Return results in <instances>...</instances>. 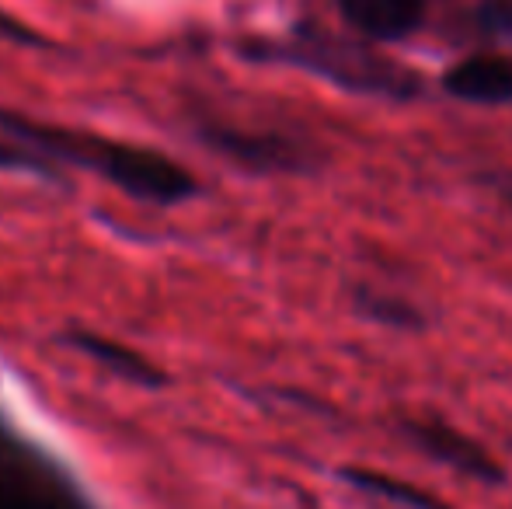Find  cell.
I'll list each match as a JSON object with an SVG mask.
<instances>
[{"label": "cell", "instance_id": "obj_1", "mask_svg": "<svg viewBox=\"0 0 512 509\" xmlns=\"http://www.w3.org/2000/svg\"><path fill=\"white\" fill-rule=\"evenodd\" d=\"M7 126L21 136V140L35 143L42 150L67 157V161L88 164L98 175H105L108 182H115L122 192L136 199H150V203H178V199L192 196L196 182L182 164L168 161L157 150L143 147H126V143H108L95 140V136H74L67 129H42L32 123H14L7 119Z\"/></svg>", "mask_w": 512, "mask_h": 509}, {"label": "cell", "instance_id": "obj_2", "mask_svg": "<svg viewBox=\"0 0 512 509\" xmlns=\"http://www.w3.org/2000/svg\"><path fill=\"white\" fill-rule=\"evenodd\" d=\"M0 509H88L74 485L0 426Z\"/></svg>", "mask_w": 512, "mask_h": 509}, {"label": "cell", "instance_id": "obj_3", "mask_svg": "<svg viewBox=\"0 0 512 509\" xmlns=\"http://www.w3.org/2000/svg\"><path fill=\"white\" fill-rule=\"evenodd\" d=\"M307 60H314L321 74L335 77V81L359 91H380V95H398V98H408L418 91V77L411 70L394 67V63L380 60V56L356 46L321 42L314 53H307Z\"/></svg>", "mask_w": 512, "mask_h": 509}, {"label": "cell", "instance_id": "obj_4", "mask_svg": "<svg viewBox=\"0 0 512 509\" xmlns=\"http://www.w3.org/2000/svg\"><path fill=\"white\" fill-rule=\"evenodd\" d=\"M405 436L422 454L450 464L453 471H464L481 482H502V468L488 457V450L443 422H405Z\"/></svg>", "mask_w": 512, "mask_h": 509}, {"label": "cell", "instance_id": "obj_5", "mask_svg": "<svg viewBox=\"0 0 512 509\" xmlns=\"http://www.w3.org/2000/svg\"><path fill=\"white\" fill-rule=\"evenodd\" d=\"M446 91L453 98L478 105L512 102V60L506 56H471L446 74Z\"/></svg>", "mask_w": 512, "mask_h": 509}, {"label": "cell", "instance_id": "obj_6", "mask_svg": "<svg viewBox=\"0 0 512 509\" xmlns=\"http://www.w3.org/2000/svg\"><path fill=\"white\" fill-rule=\"evenodd\" d=\"M342 14L366 35L405 39L422 25V0H338Z\"/></svg>", "mask_w": 512, "mask_h": 509}, {"label": "cell", "instance_id": "obj_7", "mask_svg": "<svg viewBox=\"0 0 512 509\" xmlns=\"http://www.w3.org/2000/svg\"><path fill=\"white\" fill-rule=\"evenodd\" d=\"M206 136L223 154L237 157L244 164H255V168H304L300 147H293L290 140H279V136H244L230 133V129H213Z\"/></svg>", "mask_w": 512, "mask_h": 509}, {"label": "cell", "instance_id": "obj_8", "mask_svg": "<svg viewBox=\"0 0 512 509\" xmlns=\"http://www.w3.org/2000/svg\"><path fill=\"white\" fill-rule=\"evenodd\" d=\"M342 475H345V482L359 485V489L373 492V496L391 499V503H401L405 509H450L439 503L436 496H429V492L415 489V485H408V482H398V478H391V475H377V471H359V468L342 471Z\"/></svg>", "mask_w": 512, "mask_h": 509}, {"label": "cell", "instance_id": "obj_9", "mask_svg": "<svg viewBox=\"0 0 512 509\" xmlns=\"http://www.w3.org/2000/svg\"><path fill=\"white\" fill-rule=\"evenodd\" d=\"M81 339V346L88 349L91 356H98V360H105V363H112V370H119V374H126V377H133V381H157V374L147 367V363L140 360L136 353H129V349H122V346H115V342H105V339H98V335H77Z\"/></svg>", "mask_w": 512, "mask_h": 509}, {"label": "cell", "instance_id": "obj_10", "mask_svg": "<svg viewBox=\"0 0 512 509\" xmlns=\"http://www.w3.org/2000/svg\"><path fill=\"white\" fill-rule=\"evenodd\" d=\"M363 307L366 314H373L377 321H387V325H418V314L415 307L401 304V300H387V297H363Z\"/></svg>", "mask_w": 512, "mask_h": 509}, {"label": "cell", "instance_id": "obj_11", "mask_svg": "<svg viewBox=\"0 0 512 509\" xmlns=\"http://www.w3.org/2000/svg\"><path fill=\"white\" fill-rule=\"evenodd\" d=\"M481 18H485V25L495 28V32L512 35V0H492V4H485Z\"/></svg>", "mask_w": 512, "mask_h": 509}]
</instances>
